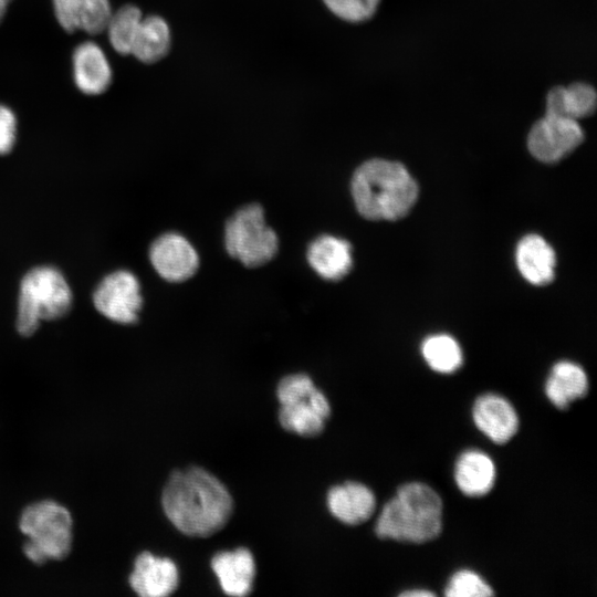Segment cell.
I'll use <instances>...</instances> for the list:
<instances>
[{"instance_id": "30bf717a", "label": "cell", "mask_w": 597, "mask_h": 597, "mask_svg": "<svg viewBox=\"0 0 597 597\" xmlns=\"http://www.w3.org/2000/svg\"><path fill=\"white\" fill-rule=\"evenodd\" d=\"M178 582L175 563L149 552H143L137 556L129 576L130 587L143 597L168 596L176 590Z\"/></svg>"}, {"instance_id": "44dd1931", "label": "cell", "mask_w": 597, "mask_h": 597, "mask_svg": "<svg viewBox=\"0 0 597 597\" xmlns=\"http://www.w3.org/2000/svg\"><path fill=\"white\" fill-rule=\"evenodd\" d=\"M596 92L589 84L555 86L546 96V114L577 121L591 115L596 109Z\"/></svg>"}, {"instance_id": "5bb4252c", "label": "cell", "mask_w": 597, "mask_h": 597, "mask_svg": "<svg viewBox=\"0 0 597 597\" xmlns=\"http://www.w3.org/2000/svg\"><path fill=\"white\" fill-rule=\"evenodd\" d=\"M327 506L341 522L357 525L366 522L374 514L376 498L366 485L358 482H346L333 486L328 491Z\"/></svg>"}, {"instance_id": "52a82bcc", "label": "cell", "mask_w": 597, "mask_h": 597, "mask_svg": "<svg viewBox=\"0 0 597 597\" xmlns=\"http://www.w3.org/2000/svg\"><path fill=\"white\" fill-rule=\"evenodd\" d=\"M583 139L584 132L576 119L545 114L531 128L527 146L537 160L554 164L577 148Z\"/></svg>"}, {"instance_id": "83f0119b", "label": "cell", "mask_w": 597, "mask_h": 597, "mask_svg": "<svg viewBox=\"0 0 597 597\" xmlns=\"http://www.w3.org/2000/svg\"><path fill=\"white\" fill-rule=\"evenodd\" d=\"M17 121L14 114L0 104V155L8 154L15 142Z\"/></svg>"}, {"instance_id": "7a4b0ae2", "label": "cell", "mask_w": 597, "mask_h": 597, "mask_svg": "<svg viewBox=\"0 0 597 597\" xmlns=\"http://www.w3.org/2000/svg\"><path fill=\"white\" fill-rule=\"evenodd\" d=\"M350 187L357 211L369 220L400 219L418 197L417 184L404 165L379 158L362 164Z\"/></svg>"}, {"instance_id": "f546056e", "label": "cell", "mask_w": 597, "mask_h": 597, "mask_svg": "<svg viewBox=\"0 0 597 597\" xmlns=\"http://www.w3.org/2000/svg\"><path fill=\"white\" fill-rule=\"evenodd\" d=\"M11 0H0V22L4 17V13L7 11V7L10 3Z\"/></svg>"}, {"instance_id": "6da1fadb", "label": "cell", "mask_w": 597, "mask_h": 597, "mask_svg": "<svg viewBox=\"0 0 597 597\" xmlns=\"http://www.w3.org/2000/svg\"><path fill=\"white\" fill-rule=\"evenodd\" d=\"M161 504L177 530L196 537H207L220 531L233 510L228 489L210 472L198 467L170 474Z\"/></svg>"}, {"instance_id": "9a60e30c", "label": "cell", "mask_w": 597, "mask_h": 597, "mask_svg": "<svg viewBox=\"0 0 597 597\" xmlns=\"http://www.w3.org/2000/svg\"><path fill=\"white\" fill-rule=\"evenodd\" d=\"M306 258L312 269L325 280H341L352 268L350 243L338 237L323 234L307 248Z\"/></svg>"}, {"instance_id": "d4e9b609", "label": "cell", "mask_w": 597, "mask_h": 597, "mask_svg": "<svg viewBox=\"0 0 597 597\" xmlns=\"http://www.w3.org/2000/svg\"><path fill=\"white\" fill-rule=\"evenodd\" d=\"M493 594L492 587L479 574L469 569L454 573L444 589L448 597H485Z\"/></svg>"}, {"instance_id": "4fadbf2b", "label": "cell", "mask_w": 597, "mask_h": 597, "mask_svg": "<svg viewBox=\"0 0 597 597\" xmlns=\"http://www.w3.org/2000/svg\"><path fill=\"white\" fill-rule=\"evenodd\" d=\"M57 22L66 32L88 34L105 31L112 14L108 0H53Z\"/></svg>"}, {"instance_id": "2e32d148", "label": "cell", "mask_w": 597, "mask_h": 597, "mask_svg": "<svg viewBox=\"0 0 597 597\" xmlns=\"http://www.w3.org/2000/svg\"><path fill=\"white\" fill-rule=\"evenodd\" d=\"M211 567L227 595L245 596L251 591L255 564L249 549L220 552L211 559Z\"/></svg>"}, {"instance_id": "7402d4cb", "label": "cell", "mask_w": 597, "mask_h": 597, "mask_svg": "<svg viewBox=\"0 0 597 597\" xmlns=\"http://www.w3.org/2000/svg\"><path fill=\"white\" fill-rule=\"evenodd\" d=\"M171 33L167 22L158 15L143 18L135 35L130 54L143 63H155L168 53Z\"/></svg>"}, {"instance_id": "ffe728a7", "label": "cell", "mask_w": 597, "mask_h": 597, "mask_svg": "<svg viewBox=\"0 0 597 597\" xmlns=\"http://www.w3.org/2000/svg\"><path fill=\"white\" fill-rule=\"evenodd\" d=\"M587 391L586 373L579 365L567 360L555 364L545 383L546 397L558 409L567 408Z\"/></svg>"}, {"instance_id": "7c38bea8", "label": "cell", "mask_w": 597, "mask_h": 597, "mask_svg": "<svg viewBox=\"0 0 597 597\" xmlns=\"http://www.w3.org/2000/svg\"><path fill=\"white\" fill-rule=\"evenodd\" d=\"M331 407L325 395L315 388L302 400L281 405L279 420L281 426L301 436L314 437L324 429Z\"/></svg>"}, {"instance_id": "9c48e42d", "label": "cell", "mask_w": 597, "mask_h": 597, "mask_svg": "<svg viewBox=\"0 0 597 597\" xmlns=\"http://www.w3.org/2000/svg\"><path fill=\"white\" fill-rule=\"evenodd\" d=\"M149 259L156 272L169 282H182L191 277L199 266L195 248L185 237L175 232L165 233L153 242Z\"/></svg>"}, {"instance_id": "ac0fdd59", "label": "cell", "mask_w": 597, "mask_h": 597, "mask_svg": "<svg viewBox=\"0 0 597 597\" xmlns=\"http://www.w3.org/2000/svg\"><path fill=\"white\" fill-rule=\"evenodd\" d=\"M555 253L540 235H525L516 248V264L523 277L534 285H545L554 277Z\"/></svg>"}, {"instance_id": "f1b7e54d", "label": "cell", "mask_w": 597, "mask_h": 597, "mask_svg": "<svg viewBox=\"0 0 597 597\" xmlns=\"http://www.w3.org/2000/svg\"><path fill=\"white\" fill-rule=\"evenodd\" d=\"M400 596L406 597H430L434 596L433 593L426 590V589H415V590H407L400 594Z\"/></svg>"}, {"instance_id": "cb8c5ba5", "label": "cell", "mask_w": 597, "mask_h": 597, "mask_svg": "<svg viewBox=\"0 0 597 597\" xmlns=\"http://www.w3.org/2000/svg\"><path fill=\"white\" fill-rule=\"evenodd\" d=\"M143 20L142 11L132 4H126L112 13L106 29L114 50L121 54H130L132 45Z\"/></svg>"}, {"instance_id": "3957f363", "label": "cell", "mask_w": 597, "mask_h": 597, "mask_svg": "<svg viewBox=\"0 0 597 597\" xmlns=\"http://www.w3.org/2000/svg\"><path fill=\"white\" fill-rule=\"evenodd\" d=\"M442 501L439 494L421 482L401 485L381 509L376 535L384 540L425 543L442 530Z\"/></svg>"}, {"instance_id": "e0dca14e", "label": "cell", "mask_w": 597, "mask_h": 597, "mask_svg": "<svg viewBox=\"0 0 597 597\" xmlns=\"http://www.w3.org/2000/svg\"><path fill=\"white\" fill-rule=\"evenodd\" d=\"M74 81L81 92L88 95L104 93L112 81L108 61L93 42L80 44L73 54Z\"/></svg>"}, {"instance_id": "277c9868", "label": "cell", "mask_w": 597, "mask_h": 597, "mask_svg": "<svg viewBox=\"0 0 597 597\" xmlns=\"http://www.w3.org/2000/svg\"><path fill=\"white\" fill-rule=\"evenodd\" d=\"M20 531L28 537L24 555L34 564L60 561L71 552L73 521L62 504L44 500L27 506L19 520Z\"/></svg>"}, {"instance_id": "4316f807", "label": "cell", "mask_w": 597, "mask_h": 597, "mask_svg": "<svg viewBox=\"0 0 597 597\" xmlns=\"http://www.w3.org/2000/svg\"><path fill=\"white\" fill-rule=\"evenodd\" d=\"M310 376L295 374L284 377L277 386V398L283 404H290L307 398L315 389Z\"/></svg>"}, {"instance_id": "d6986e66", "label": "cell", "mask_w": 597, "mask_h": 597, "mask_svg": "<svg viewBox=\"0 0 597 597\" xmlns=\"http://www.w3.org/2000/svg\"><path fill=\"white\" fill-rule=\"evenodd\" d=\"M454 479L459 490L468 496H482L493 486L495 467L491 458L479 450H468L457 460Z\"/></svg>"}, {"instance_id": "5b68a950", "label": "cell", "mask_w": 597, "mask_h": 597, "mask_svg": "<svg viewBox=\"0 0 597 597\" xmlns=\"http://www.w3.org/2000/svg\"><path fill=\"white\" fill-rule=\"evenodd\" d=\"M72 304V293L64 276L54 268L40 266L21 281L17 328L23 336L32 335L41 320L63 316Z\"/></svg>"}, {"instance_id": "603a6c76", "label": "cell", "mask_w": 597, "mask_h": 597, "mask_svg": "<svg viewBox=\"0 0 597 597\" xmlns=\"http://www.w3.org/2000/svg\"><path fill=\"white\" fill-rule=\"evenodd\" d=\"M421 352L427 364L438 373L450 374L462 365L463 356L459 344L446 334L425 339Z\"/></svg>"}, {"instance_id": "8fae6325", "label": "cell", "mask_w": 597, "mask_h": 597, "mask_svg": "<svg viewBox=\"0 0 597 597\" xmlns=\"http://www.w3.org/2000/svg\"><path fill=\"white\" fill-rule=\"evenodd\" d=\"M472 416L476 428L499 444L507 442L519 428V417L511 402L495 394L480 396Z\"/></svg>"}, {"instance_id": "ba28073f", "label": "cell", "mask_w": 597, "mask_h": 597, "mask_svg": "<svg viewBox=\"0 0 597 597\" xmlns=\"http://www.w3.org/2000/svg\"><path fill=\"white\" fill-rule=\"evenodd\" d=\"M96 310L107 318L122 324L137 321L143 305L138 280L128 271L107 275L94 292Z\"/></svg>"}, {"instance_id": "484cf974", "label": "cell", "mask_w": 597, "mask_h": 597, "mask_svg": "<svg viewBox=\"0 0 597 597\" xmlns=\"http://www.w3.org/2000/svg\"><path fill=\"white\" fill-rule=\"evenodd\" d=\"M325 6L339 19L348 22L368 20L377 10L380 0H323Z\"/></svg>"}, {"instance_id": "8992f818", "label": "cell", "mask_w": 597, "mask_h": 597, "mask_svg": "<svg viewBox=\"0 0 597 597\" xmlns=\"http://www.w3.org/2000/svg\"><path fill=\"white\" fill-rule=\"evenodd\" d=\"M224 244L228 253L248 268L269 262L279 249L277 235L266 224L263 208L256 203L240 208L227 221Z\"/></svg>"}]
</instances>
